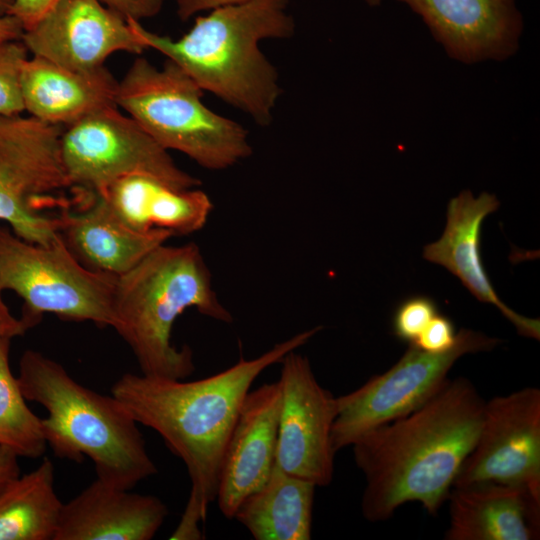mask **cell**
<instances>
[{
	"instance_id": "1",
	"label": "cell",
	"mask_w": 540,
	"mask_h": 540,
	"mask_svg": "<svg viewBox=\"0 0 540 540\" xmlns=\"http://www.w3.org/2000/svg\"><path fill=\"white\" fill-rule=\"evenodd\" d=\"M485 402L458 377L410 413L361 435L351 446L365 478L364 518L385 521L412 501L435 515L475 445Z\"/></svg>"
},
{
	"instance_id": "2",
	"label": "cell",
	"mask_w": 540,
	"mask_h": 540,
	"mask_svg": "<svg viewBox=\"0 0 540 540\" xmlns=\"http://www.w3.org/2000/svg\"><path fill=\"white\" fill-rule=\"evenodd\" d=\"M320 329L300 332L256 358H241L199 380L124 373L114 382L111 395L138 424L156 431L183 461L191 481L188 498L207 514L209 504L216 500L228 440L251 385Z\"/></svg>"
},
{
	"instance_id": "3",
	"label": "cell",
	"mask_w": 540,
	"mask_h": 540,
	"mask_svg": "<svg viewBox=\"0 0 540 540\" xmlns=\"http://www.w3.org/2000/svg\"><path fill=\"white\" fill-rule=\"evenodd\" d=\"M288 0H247L199 16L179 39L128 21L146 49L178 65L202 89L249 114L261 126L271 123L281 94L275 67L259 48L264 39H285L295 24Z\"/></svg>"
},
{
	"instance_id": "4",
	"label": "cell",
	"mask_w": 540,
	"mask_h": 540,
	"mask_svg": "<svg viewBox=\"0 0 540 540\" xmlns=\"http://www.w3.org/2000/svg\"><path fill=\"white\" fill-rule=\"evenodd\" d=\"M192 308L223 323L233 320L214 291L210 269L193 242L164 243L117 277L112 328L131 349L142 374L185 379L194 372L191 349H179L171 341L177 318Z\"/></svg>"
},
{
	"instance_id": "5",
	"label": "cell",
	"mask_w": 540,
	"mask_h": 540,
	"mask_svg": "<svg viewBox=\"0 0 540 540\" xmlns=\"http://www.w3.org/2000/svg\"><path fill=\"white\" fill-rule=\"evenodd\" d=\"M17 379L27 401L47 410L43 434L57 458H89L97 478L126 490L158 472L138 423L112 395L87 388L33 349L21 355Z\"/></svg>"
},
{
	"instance_id": "6",
	"label": "cell",
	"mask_w": 540,
	"mask_h": 540,
	"mask_svg": "<svg viewBox=\"0 0 540 540\" xmlns=\"http://www.w3.org/2000/svg\"><path fill=\"white\" fill-rule=\"evenodd\" d=\"M202 92L174 62L158 68L138 57L118 81L115 104L164 149L223 170L249 157L252 146L239 123L204 105Z\"/></svg>"
},
{
	"instance_id": "7",
	"label": "cell",
	"mask_w": 540,
	"mask_h": 540,
	"mask_svg": "<svg viewBox=\"0 0 540 540\" xmlns=\"http://www.w3.org/2000/svg\"><path fill=\"white\" fill-rule=\"evenodd\" d=\"M63 129L32 116L0 115V222L30 242L60 237L57 212L71 198L60 153Z\"/></svg>"
},
{
	"instance_id": "8",
	"label": "cell",
	"mask_w": 540,
	"mask_h": 540,
	"mask_svg": "<svg viewBox=\"0 0 540 540\" xmlns=\"http://www.w3.org/2000/svg\"><path fill=\"white\" fill-rule=\"evenodd\" d=\"M116 280L84 267L61 236L39 244L0 225V290L19 296L21 314L37 323L44 314H54L66 321L112 328Z\"/></svg>"
},
{
	"instance_id": "9",
	"label": "cell",
	"mask_w": 540,
	"mask_h": 540,
	"mask_svg": "<svg viewBox=\"0 0 540 540\" xmlns=\"http://www.w3.org/2000/svg\"><path fill=\"white\" fill-rule=\"evenodd\" d=\"M60 153L71 190L96 193L130 175L152 176L178 189L201 185L116 105L65 126Z\"/></svg>"
},
{
	"instance_id": "10",
	"label": "cell",
	"mask_w": 540,
	"mask_h": 540,
	"mask_svg": "<svg viewBox=\"0 0 540 540\" xmlns=\"http://www.w3.org/2000/svg\"><path fill=\"white\" fill-rule=\"evenodd\" d=\"M499 343L497 338L461 328L454 346L442 353L426 352L409 344L389 370L336 397L337 414L331 433L334 450L351 446L369 430L415 410L443 386L461 356L490 351Z\"/></svg>"
},
{
	"instance_id": "11",
	"label": "cell",
	"mask_w": 540,
	"mask_h": 540,
	"mask_svg": "<svg viewBox=\"0 0 540 540\" xmlns=\"http://www.w3.org/2000/svg\"><path fill=\"white\" fill-rule=\"evenodd\" d=\"M479 482L522 487L540 498L538 388L526 387L485 402L475 445L453 486Z\"/></svg>"
},
{
	"instance_id": "12",
	"label": "cell",
	"mask_w": 540,
	"mask_h": 540,
	"mask_svg": "<svg viewBox=\"0 0 540 540\" xmlns=\"http://www.w3.org/2000/svg\"><path fill=\"white\" fill-rule=\"evenodd\" d=\"M280 364L276 464L317 487L327 486L333 478L336 454L331 440L336 397L318 383L308 358L296 350L286 354Z\"/></svg>"
},
{
	"instance_id": "13",
	"label": "cell",
	"mask_w": 540,
	"mask_h": 540,
	"mask_svg": "<svg viewBox=\"0 0 540 540\" xmlns=\"http://www.w3.org/2000/svg\"><path fill=\"white\" fill-rule=\"evenodd\" d=\"M21 41L32 56L75 71L102 67L116 52L146 50L128 19L100 0H57Z\"/></svg>"
},
{
	"instance_id": "14",
	"label": "cell",
	"mask_w": 540,
	"mask_h": 540,
	"mask_svg": "<svg viewBox=\"0 0 540 540\" xmlns=\"http://www.w3.org/2000/svg\"><path fill=\"white\" fill-rule=\"evenodd\" d=\"M418 14L447 54L473 64L518 49L523 19L516 0H397Z\"/></svg>"
},
{
	"instance_id": "15",
	"label": "cell",
	"mask_w": 540,
	"mask_h": 540,
	"mask_svg": "<svg viewBox=\"0 0 540 540\" xmlns=\"http://www.w3.org/2000/svg\"><path fill=\"white\" fill-rule=\"evenodd\" d=\"M57 215L59 234L76 260L89 270L115 277L175 236L167 230L130 228L93 192L72 190L70 203Z\"/></svg>"
},
{
	"instance_id": "16",
	"label": "cell",
	"mask_w": 540,
	"mask_h": 540,
	"mask_svg": "<svg viewBox=\"0 0 540 540\" xmlns=\"http://www.w3.org/2000/svg\"><path fill=\"white\" fill-rule=\"evenodd\" d=\"M281 407L279 382L250 390L239 411L222 461L216 500L228 519L269 478L275 464Z\"/></svg>"
},
{
	"instance_id": "17",
	"label": "cell",
	"mask_w": 540,
	"mask_h": 540,
	"mask_svg": "<svg viewBox=\"0 0 540 540\" xmlns=\"http://www.w3.org/2000/svg\"><path fill=\"white\" fill-rule=\"evenodd\" d=\"M499 205L493 194L482 192L475 198L471 191H461L448 203L442 236L424 247L423 257L458 277L479 301L496 306L520 335L539 340V319L519 315L504 304L494 290L481 260V227L484 219L495 212Z\"/></svg>"
},
{
	"instance_id": "18",
	"label": "cell",
	"mask_w": 540,
	"mask_h": 540,
	"mask_svg": "<svg viewBox=\"0 0 540 540\" xmlns=\"http://www.w3.org/2000/svg\"><path fill=\"white\" fill-rule=\"evenodd\" d=\"M167 515L160 498L96 478L63 503L54 540H151Z\"/></svg>"
},
{
	"instance_id": "19",
	"label": "cell",
	"mask_w": 540,
	"mask_h": 540,
	"mask_svg": "<svg viewBox=\"0 0 540 540\" xmlns=\"http://www.w3.org/2000/svg\"><path fill=\"white\" fill-rule=\"evenodd\" d=\"M447 540L539 538L540 498L527 489L493 482L453 486Z\"/></svg>"
},
{
	"instance_id": "20",
	"label": "cell",
	"mask_w": 540,
	"mask_h": 540,
	"mask_svg": "<svg viewBox=\"0 0 540 540\" xmlns=\"http://www.w3.org/2000/svg\"><path fill=\"white\" fill-rule=\"evenodd\" d=\"M117 85L118 80L105 65L90 71H75L32 56L24 62L21 72L25 111L41 121L63 127L116 105Z\"/></svg>"
},
{
	"instance_id": "21",
	"label": "cell",
	"mask_w": 540,
	"mask_h": 540,
	"mask_svg": "<svg viewBox=\"0 0 540 540\" xmlns=\"http://www.w3.org/2000/svg\"><path fill=\"white\" fill-rule=\"evenodd\" d=\"M96 194L119 220L140 232L192 234L206 225L213 209L199 188L178 189L147 175L120 178Z\"/></svg>"
},
{
	"instance_id": "22",
	"label": "cell",
	"mask_w": 540,
	"mask_h": 540,
	"mask_svg": "<svg viewBox=\"0 0 540 540\" xmlns=\"http://www.w3.org/2000/svg\"><path fill=\"white\" fill-rule=\"evenodd\" d=\"M316 487L275 464L267 481L242 500L233 519L256 540H309Z\"/></svg>"
},
{
	"instance_id": "23",
	"label": "cell",
	"mask_w": 540,
	"mask_h": 540,
	"mask_svg": "<svg viewBox=\"0 0 540 540\" xmlns=\"http://www.w3.org/2000/svg\"><path fill=\"white\" fill-rule=\"evenodd\" d=\"M63 502L48 457L0 492V540H54Z\"/></svg>"
},
{
	"instance_id": "24",
	"label": "cell",
	"mask_w": 540,
	"mask_h": 540,
	"mask_svg": "<svg viewBox=\"0 0 540 540\" xmlns=\"http://www.w3.org/2000/svg\"><path fill=\"white\" fill-rule=\"evenodd\" d=\"M11 340L0 339V446L18 457L36 459L47 448L42 418L28 407L18 379L11 371Z\"/></svg>"
},
{
	"instance_id": "25",
	"label": "cell",
	"mask_w": 540,
	"mask_h": 540,
	"mask_svg": "<svg viewBox=\"0 0 540 540\" xmlns=\"http://www.w3.org/2000/svg\"><path fill=\"white\" fill-rule=\"evenodd\" d=\"M28 50L21 40L0 42V115L16 116L25 111L21 72Z\"/></svg>"
},
{
	"instance_id": "26",
	"label": "cell",
	"mask_w": 540,
	"mask_h": 540,
	"mask_svg": "<svg viewBox=\"0 0 540 540\" xmlns=\"http://www.w3.org/2000/svg\"><path fill=\"white\" fill-rule=\"evenodd\" d=\"M57 0H13L9 14L18 18L24 30L30 28ZM105 6L136 21L156 16L163 0H100Z\"/></svg>"
},
{
	"instance_id": "27",
	"label": "cell",
	"mask_w": 540,
	"mask_h": 540,
	"mask_svg": "<svg viewBox=\"0 0 540 540\" xmlns=\"http://www.w3.org/2000/svg\"><path fill=\"white\" fill-rule=\"evenodd\" d=\"M437 314L438 307L432 298L423 295L411 296L396 308L393 332L400 340L413 343Z\"/></svg>"
},
{
	"instance_id": "28",
	"label": "cell",
	"mask_w": 540,
	"mask_h": 540,
	"mask_svg": "<svg viewBox=\"0 0 540 540\" xmlns=\"http://www.w3.org/2000/svg\"><path fill=\"white\" fill-rule=\"evenodd\" d=\"M457 333L452 321L439 313L423 329L413 343L423 351L442 353L451 349L456 342Z\"/></svg>"
},
{
	"instance_id": "29",
	"label": "cell",
	"mask_w": 540,
	"mask_h": 540,
	"mask_svg": "<svg viewBox=\"0 0 540 540\" xmlns=\"http://www.w3.org/2000/svg\"><path fill=\"white\" fill-rule=\"evenodd\" d=\"M206 519V514L191 499L188 498L181 519L170 536L172 540L203 539L200 524Z\"/></svg>"
},
{
	"instance_id": "30",
	"label": "cell",
	"mask_w": 540,
	"mask_h": 540,
	"mask_svg": "<svg viewBox=\"0 0 540 540\" xmlns=\"http://www.w3.org/2000/svg\"><path fill=\"white\" fill-rule=\"evenodd\" d=\"M37 325V322L22 314L20 317L13 315L0 290V339L21 337Z\"/></svg>"
},
{
	"instance_id": "31",
	"label": "cell",
	"mask_w": 540,
	"mask_h": 540,
	"mask_svg": "<svg viewBox=\"0 0 540 540\" xmlns=\"http://www.w3.org/2000/svg\"><path fill=\"white\" fill-rule=\"evenodd\" d=\"M177 14L182 21L188 20L198 12L210 11L212 9L241 3L247 0H175Z\"/></svg>"
},
{
	"instance_id": "32",
	"label": "cell",
	"mask_w": 540,
	"mask_h": 540,
	"mask_svg": "<svg viewBox=\"0 0 540 540\" xmlns=\"http://www.w3.org/2000/svg\"><path fill=\"white\" fill-rule=\"evenodd\" d=\"M18 458L13 451L0 446V492L20 475Z\"/></svg>"
},
{
	"instance_id": "33",
	"label": "cell",
	"mask_w": 540,
	"mask_h": 540,
	"mask_svg": "<svg viewBox=\"0 0 540 540\" xmlns=\"http://www.w3.org/2000/svg\"><path fill=\"white\" fill-rule=\"evenodd\" d=\"M24 27L21 21L11 14L0 15V42L21 40Z\"/></svg>"
},
{
	"instance_id": "34",
	"label": "cell",
	"mask_w": 540,
	"mask_h": 540,
	"mask_svg": "<svg viewBox=\"0 0 540 540\" xmlns=\"http://www.w3.org/2000/svg\"><path fill=\"white\" fill-rule=\"evenodd\" d=\"M13 0H0V15L9 14Z\"/></svg>"
},
{
	"instance_id": "35",
	"label": "cell",
	"mask_w": 540,
	"mask_h": 540,
	"mask_svg": "<svg viewBox=\"0 0 540 540\" xmlns=\"http://www.w3.org/2000/svg\"><path fill=\"white\" fill-rule=\"evenodd\" d=\"M369 6H378L382 0H364Z\"/></svg>"
}]
</instances>
